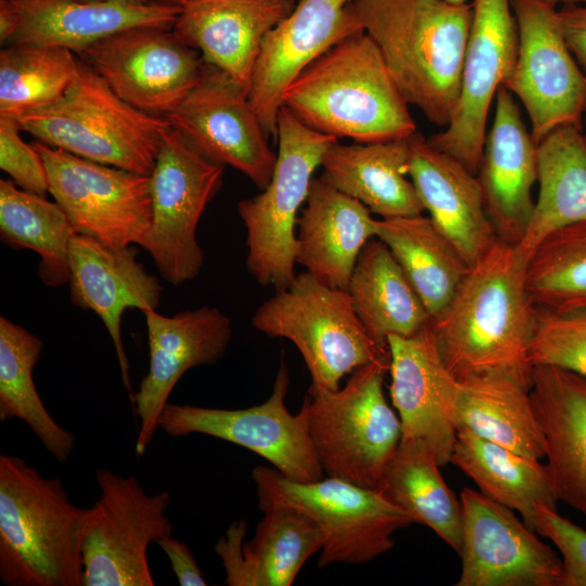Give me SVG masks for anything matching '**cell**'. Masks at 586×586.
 <instances>
[{"instance_id": "1", "label": "cell", "mask_w": 586, "mask_h": 586, "mask_svg": "<svg viewBox=\"0 0 586 586\" xmlns=\"http://www.w3.org/2000/svg\"><path fill=\"white\" fill-rule=\"evenodd\" d=\"M525 266L515 245L498 239L431 319L442 362L458 382L504 377L531 387L537 307L526 289Z\"/></svg>"}, {"instance_id": "2", "label": "cell", "mask_w": 586, "mask_h": 586, "mask_svg": "<svg viewBox=\"0 0 586 586\" xmlns=\"http://www.w3.org/2000/svg\"><path fill=\"white\" fill-rule=\"evenodd\" d=\"M352 5L406 102L447 127L459 100L472 3L353 0Z\"/></svg>"}, {"instance_id": "3", "label": "cell", "mask_w": 586, "mask_h": 586, "mask_svg": "<svg viewBox=\"0 0 586 586\" xmlns=\"http://www.w3.org/2000/svg\"><path fill=\"white\" fill-rule=\"evenodd\" d=\"M408 105L366 33L328 50L300 74L282 98V106L310 129L359 143L415 133Z\"/></svg>"}, {"instance_id": "4", "label": "cell", "mask_w": 586, "mask_h": 586, "mask_svg": "<svg viewBox=\"0 0 586 586\" xmlns=\"http://www.w3.org/2000/svg\"><path fill=\"white\" fill-rule=\"evenodd\" d=\"M87 508L61 479L0 455V579L7 586H82Z\"/></svg>"}, {"instance_id": "5", "label": "cell", "mask_w": 586, "mask_h": 586, "mask_svg": "<svg viewBox=\"0 0 586 586\" xmlns=\"http://www.w3.org/2000/svg\"><path fill=\"white\" fill-rule=\"evenodd\" d=\"M12 117L39 142L148 176L170 129L165 117L141 112L122 100L81 61L62 98Z\"/></svg>"}, {"instance_id": "6", "label": "cell", "mask_w": 586, "mask_h": 586, "mask_svg": "<svg viewBox=\"0 0 586 586\" xmlns=\"http://www.w3.org/2000/svg\"><path fill=\"white\" fill-rule=\"evenodd\" d=\"M253 327L291 341L311 377L308 392L336 391L340 381L371 362L390 364L358 318L346 290L330 286L308 271L265 301L252 317Z\"/></svg>"}, {"instance_id": "7", "label": "cell", "mask_w": 586, "mask_h": 586, "mask_svg": "<svg viewBox=\"0 0 586 586\" xmlns=\"http://www.w3.org/2000/svg\"><path fill=\"white\" fill-rule=\"evenodd\" d=\"M390 364L357 368L343 388L308 392L302 407L319 463L329 476L375 488L402 440L383 383Z\"/></svg>"}, {"instance_id": "8", "label": "cell", "mask_w": 586, "mask_h": 586, "mask_svg": "<svg viewBox=\"0 0 586 586\" xmlns=\"http://www.w3.org/2000/svg\"><path fill=\"white\" fill-rule=\"evenodd\" d=\"M278 152L272 177L253 198L238 203L246 229V268L264 286L280 291L296 277L297 213L313 175L337 138L318 132L282 106L277 123Z\"/></svg>"}, {"instance_id": "9", "label": "cell", "mask_w": 586, "mask_h": 586, "mask_svg": "<svg viewBox=\"0 0 586 586\" xmlns=\"http://www.w3.org/2000/svg\"><path fill=\"white\" fill-rule=\"evenodd\" d=\"M258 507L293 508L323 531L324 545L318 566L332 563L365 564L390 551L393 534L413 523L402 509L375 488L329 476L313 482L294 481L275 468L252 471Z\"/></svg>"}, {"instance_id": "10", "label": "cell", "mask_w": 586, "mask_h": 586, "mask_svg": "<svg viewBox=\"0 0 586 586\" xmlns=\"http://www.w3.org/2000/svg\"><path fill=\"white\" fill-rule=\"evenodd\" d=\"M100 496L87 508L82 586H153L148 548L170 536L168 492L150 495L135 476L95 469Z\"/></svg>"}, {"instance_id": "11", "label": "cell", "mask_w": 586, "mask_h": 586, "mask_svg": "<svg viewBox=\"0 0 586 586\" xmlns=\"http://www.w3.org/2000/svg\"><path fill=\"white\" fill-rule=\"evenodd\" d=\"M224 166L199 153L171 127L150 174L151 225L139 246L171 285L195 279L204 264L199 221L222 184Z\"/></svg>"}, {"instance_id": "12", "label": "cell", "mask_w": 586, "mask_h": 586, "mask_svg": "<svg viewBox=\"0 0 586 586\" xmlns=\"http://www.w3.org/2000/svg\"><path fill=\"white\" fill-rule=\"evenodd\" d=\"M518 26L514 67L504 85L525 109L538 143L562 125L582 128L586 74L562 34L558 9L545 0H510Z\"/></svg>"}, {"instance_id": "13", "label": "cell", "mask_w": 586, "mask_h": 586, "mask_svg": "<svg viewBox=\"0 0 586 586\" xmlns=\"http://www.w3.org/2000/svg\"><path fill=\"white\" fill-rule=\"evenodd\" d=\"M49 193L78 234L111 247L141 242L151 225L150 177L97 163L36 141Z\"/></svg>"}, {"instance_id": "14", "label": "cell", "mask_w": 586, "mask_h": 586, "mask_svg": "<svg viewBox=\"0 0 586 586\" xmlns=\"http://www.w3.org/2000/svg\"><path fill=\"white\" fill-rule=\"evenodd\" d=\"M289 373L284 361L269 398L243 409L207 408L167 403L158 429L173 437L193 433L242 446L268 460L286 477L300 482L322 479L307 424L306 412L292 415L285 406Z\"/></svg>"}, {"instance_id": "15", "label": "cell", "mask_w": 586, "mask_h": 586, "mask_svg": "<svg viewBox=\"0 0 586 586\" xmlns=\"http://www.w3.org/2000/svg\"><path fill=\"white\" fill-rule=\"evenodd\" d=\"M126 103L156 116L173 111L205 62L173 28L132 27L76 54Z\"/></svg>"}, {"instance_id": "16", "label": "cell", "mask_w": 586, "mask_h": 586, "mask_svg": "<svg viewBox=\"0 0 586 586\" xmlns=\"http://www.w3.org/2000/svg\"><path fill=\"white\" fill-rule=\"evenodd\" d=\"M199 153L244 174L260 190L277 160L250 100L247 88L205 63L196 85L164 116Z\"/></svg>"}, {"instance_id": "17", "label": "cell", "mask_w": 586, "mask_h": 586, "mask_svg": "<svg viewBox=\"0 0 586 586\" xmlns=\"http://www.w3.org/2000/svg\"><path fill=\"white\" fill-rule=\"evenodd\" d=\"M518 41V26L510 0H473L458 104L448 126L428 141L475 175L482 157L488 113L499 87L514 67Z\"/></svg>"}, {"instance_id": "18", "label": "cell", "mask_w": 586, "mask_h": 586, "mask_svg": "<svg viewBox=\"0 0 586 586\" xmlns=\"http://www.w3.org/2000/svg\"><path fill=\"white\" fill-rule=\"evenodd\" d=\"M457 586H561L562 560L512 510L463 488Z\"/></svg>"}, {"instance_id": "19", "label": "cell", "mask_w": 586, "mask_h": 586, "mask_svg": "<svg viewBox=\"0 0 586 586\" xmlns=\"http://www.w3.org/2000/svg\"><path fill=\"white\" fill-rule=\"evenodd\" d=\"M353 0H300L264 38L250 80L249 100L268 138L289 86L332 47L365 33Z\"/></svg>"}, {"instance_id": "20", "label": "cell", "mask_w": 586, "mask_h": 586, "mask_svg": "<svg viewBox=\"0 0 586 586\" xmlns=\"http://www.w3.org/2000/svg\"><path fill=\"white\" fill-rule=\"evenodd\" d=\"M148 330L149 370L131 398L140 420L135 451L143 456L158 429L160 416L180 378L193 367L216 364L226 353L231 335L230 318L215 307L164 316L142 311Z\"/></svg>"}, {"instance_id": "21", "label": "cell", "mask_w": 586, "mask_h": 586, "mask_svg": "<svg viewBox=\"0 0 586 586\" xmlns=\"http://www.w3.org/2000/svg\"><path fill=\"white\" fill-rule=\"evenodd\" d=\"M179 11L153 0H0V41L78 54L132 27L173 28Z\"/></svg>"}, {"instance_id": "22", "label": "cell", "mask_w": 586, "mask_h": 586, "mask_svg": "<svg viewBox=\"0 0 586 586\" xmlns=\"http://www.w3.org/2000/svg\"><path fill=\"white\" fill-rule=\"evenodd\" d=\"M387 344L402 438L424 442L442 467L451 461L456 444L453 408L460 384L443 365L430 323L410 336L390 335Z\"/></svg>"}, {"instance_id": "23", "label": "cell", "mask_w": 586, "mask_h": 586, "mask_svg": "<svg viewBox=\"0 0 586 586\" xmlns=\"http://www.w3.org/2000/svg\"><path fill=\"white\" fill-rule=\"evenodd\" d=\"M484 206L499 240L518 245L532 219L537 142L513 94L500 86L476 174Z\"/></svg>"}, {"instance_id": "24", "label": "cell", "mask_w": 586, "mask_h": 586, "mask_svg": "<svg viewBox=\"0 0 586 586\" xmlns=\"http://www.w3.org/2000/svg\"><path fill=\"white\" fill-rule=\"evenodd\" d=\"M131 245L111 247L76 233L69 247V292L74 305L93 311L104 323L116 352L124 387L133 393L129 361L122 340V316L127 308L156 309L163 286L146 271Z\"/></svg>"}, {"instance_id": "25", "label": "cell", "mask_w": 586, "mask_h": 586, "mask_svg": "<svg viewBox=\"0 0 586 586\" xmlns=\"http://www.w3.org/2000/svg\"><path fill=\"white\" fill-rule=\"evenodd\" d=\"M295 4V0H188L173 29L205 63L249 89L264 38Z\"/></svg>"}, {"instance_id": "26", "label": "cell", "mask_w": 586, "mask_h": 586, "mask_svg": "<svg viewBox=\"0 0 586 586\" xmlns=\"http://www.w3.org/2000/svg\"><path fill=\"white\" fill-rule=\"evenodd\" d=\"M409 144V177L424 212L471 266L498 240L476 175L418 131Z\"/></svg>"}, {"instance_id": "27", "label": "cell", "mask_w": 586, "mask_h": 586, "mask_svg": "<svg viewBox=\"0 0 586 586\" xmlns=\"http://www.w3.org/2000/svg\"><path fill=\"white\" fill-rule=\"evenodd\" d=\"M530 397L544 434L553 493L586 517V377L535 366Z\"/></svg>"}, {"instance_id": "28", "label": "cell", "mask_w": 586, "mask_h": 586, "mask_svg": "<svg viewBox=\"0 0 586 586\" xmlns=\"http://www.w3.org/2000/svg\"><path fill=\"white\" fill-rule=\"evenodd\" d=\"M305 203L296 224V263L323 283L347 291L362 249L377 238L378 219L321 177L313 178Z\"/></svg>"}, {"instance_id": "29", "label": "cell", "mask_w": 586, "mask_h": 586, "mask_svg": "<svg viewBox=\"0 0 586 586\" xmlns=\"http://www.w3.org/2000/svg\"><path fill=\"white\" fill-rule=\"evenodd\" d=\"M409 137L359 143H332L321 160V178L381 218L422 214L409 177Z\"/></svg>"}, {"instance_id": "30", "label": "cell", "mask_w": 586, "mask_h": 586, "mask_svg": "<svg viewBox=\"0 0 586 586\" xmlns=\"http://www.w3.org/2000/svg\"><path fill=\"white\" fill-rule=\"evenodd\" d=\"M347 292L364 327L383 348L388 349L390 335L410 336L431 322L406 272L378 238L362 249Z\"/></svg>"}, {"instance_id": "31", "label": "cell", "mask_w": 586, "mask_h": 586, "mask_svg": "<svg viewBox=\"0 0 586 586\" xmlns=\"http://www.w3.org/2000/svg\"><path fill=\"white\" fill-rule=\"evenodd\" d=\"M537 183L532 219L515 246L525 260L550 232L586 221V140L581 127L559 126L537 143Z\"/></svg>"}, {"instance_id": "32", "label": "cell", "mask_w": 586, "mask_h": 586, "mask_svg": "<svg viewBox=\"0 0 586 586\" xmlns=\"http://www.w3.org/2000/svg\"><path fill=\"white\" fill-rule=\"evenodd\" d=\"M459 384L453 408L457 431H469L530 458L545 457L544 434L527 386L504 377L473 378Z\"/></svg>"}, {"instance_id": "33", "label": "cell", "mask_w": 586, "mask_h": 586, "mask_svg": "<svg viewBox=\"0 0 586 586\" xmlns=\"http://www.w3.org/2000/svg\"><path fill=\"white\" fill-rule=\"evenodd\" d=\"M432 449L402 438L375 489L413 521L431 528L458 555L462 545L460 500L445 483Z\"/></svg>"}, {"instance_id": "34", "label": "cell", "mask_w": 586, "mask_h": 586, "mask_svg": "<svg viewBox=\"0 0 586 586\" xmlns=\"http://www.w3.org/2000/svg\"><path fill=\"white\" fill-rule=\"evenodd\" d=\"M377 238L397 259L431 318L440 315L470 268L457 247L423 213L378 219Z\"/></svg>"}, {"instance_id": "35", "label": "cell", "mask_w": 586, "mask_h": 586, "mask_svg": "<svg viewBox=\"0 0 586 586\" xmlns=\"http://www.w3.org/2000/svg\"><path fill=\"white\" fill-rule=\"evenodd\" d=\"M451 462L471 477L485 496L518 511L532 531L537 505L557 509L558 499L546 467L538 459L458 430Z\"/></svg>"}, {"instance_id": "36", "label": "cell", "mask_w": 586, "mask_h": 586, "mask_svg": "<svg viewBox=\"0 0 586 586\" xmlns=\"http://www.w3.org/2000/svg\"><path fill=\"white\" fill-rule=\"evenodd\" d=\"M42 341L24 327L0 317V421L18 419L59 462L74 451V434L60 425L42 403L33 378Z\"/></svg>"}, {"instance_id": "37", "label": "cell", "mask_w": 586, "mask_h": 586, "mask_svg": "<svg viewBox=\"0 0 586 586\" xmlns=\"http://www.w3.org/2000/svg\"><path fill=\"white\" fill-rule=\"evenodd\" d=\"M76 233L55 201L27 192L12 180H0L1 240L13 249L39 255L38 276L46 285L69 282V247Z\"/></svg>"}, {"instance_id": "38", "label": "cell", "mask_w": 586, "mask_h": 586, "mask_svg": "<svg viewBox=\"0 0 586 586\" xmlns=\"http://www.w3.org/2000/svg\"><path fill=\"white\" fill-rule=\"evenodd\" d=\"M264 513L254 536L243 546L240 586H290L305 562L321 551L324 533L293 508L273 507Z\"/></svg>"}, {"instance_id": "39", "label": "cell", "mask_w": 586, "mask_h": 586, "mask_svg": "<svg viewBox=\"0 0 586 586\" xmlns=\"http://www.w3.org/2000/svg\"><path fill=\"white\" fill-rule=\"evenodd\" d=\"M75 55L60 47L5 44L0 52V115L15 116L62 98L78 74Z\"/></svg>"}, {"instance_id": "40", "label": "cell", "mask_w": 586, "mask_h": 586, "mask_svg": "<svg viewBox=\"0 0 586 586\" xmlns=\"http://www.w3.org/2000/svg\"><path fill=\"white\" fill-rule=\"evenodd\" d=\"M525 284L539 309H586V221L559 228L535 246L526 260Z\"/></svg>"}, {"instance_id": "41", "label": "cell", "mask_w": 586, "mask_h": 586, "mask_svg": "<svg viewBox=\"0 0 586 586\" xmlns=\"http://www.w3.org/2000/svg\"><path fill=\"white\" fill-rule=\"evenodd\" d=\"M528 360L533 367L555 366L586 377V309L537 308Z\"/></svg>"}, {"instance_id": "42", "label": "cell", "mask_w": 586, "mask_h": 586, "mask_svg": "<svg viewBox=\"0 0 586 586\" xmlns=\"http://www.w3.org/2000/svg\"><path fill=\"white\" fill-rule=\"evenodd\" d=\"M21 125L9 115H0V167L21 189L46 196L49 181L43 160L34 144L22 137Z\"/></svg>"}, {"instance_id": "43", "label": "cell", "mask_w": 586, "mask_h": 586, "mask_svg": "<svg viewBox=\"0 0 586 586\" xmlns=\"http://www.w3.org/2000/svg\"><path fill=\"white\" fill-rule=\"evenodd\" d=\"M534 531L562 555L561 586H586V531L544 505L535 507Z\"/></svg>"}, {"instance_id": "44", "label": "cell", "mask_w": 586, "mask_h": 586, "mask_svg": "<svg viewBox=\"0 0 586 586\" xmlns=\"http://www.w3.org/2000/svg\"><path fill=\"white\" fill-rule=\"evenodd\" d=\"M156 545L169 560L171 571L181 586H206L207 583L189 546L170 536L161 538Z\"/></svg>"}, {"instance_id": "45", "label": "cell", "mask_w": 586, "mask_h": 586, "mask_svg": "<svg viewBox=\"0 0 586 586\" xmlns=\"http://www.w3.org/2000/svg\"><path fill=\"white\" fill-rule=\"evenodd\" d=\"M245 521H235L228 528L226 536H221L218 539L215 547V550L226 570V584L229 586L241 585L244 564L242 540L245 535Z\"/></svg>"}, {"instance_id": "46", "label": "cell", "mask_w": 586, "mask_h": 586, "mask_svg": "<svg viewBox=\"0 0 586 586\" xmlns=\"http://www.w3.org/2000/svg\"><path fill=\"white\" fill-rule=\"evenodd\" d=\"M558 18L573 56L586 74V4L562 5Z\"/></svg>"}, {"instance_id": "47", "label": "cell", "mask_w": 586, "mask_h": 586, "mask_svg": "<svg viewBox=\"0 0 586 586\" xmlns=\"http://www.w3.org/2000/svg\"><path fill=\"white\" fill-rule=\"evenodd\" d=\"M553 5H557V4H562V5H566V4H586V0H545Z\"/></svg>"}, {"instance_id": "48", "label": "cell", "mask_w": 586, "mask_h": 586, "mask_svg": "<svg viewBox=\"0 0 586 586\" xmlns=\"http://www.w3.org/2000/svg\"><path fill=\"white\" fill-rule=\"evenodd\" d=\"M158 3L168 4V5H175V7H182L188 0H153Z\"/></svg>"}, {"instance_id": "49", "label": "cell", "mask_w": 586, "mask_h": 586, "mask_svg": "<svg viewBox=\"0 0 586 586\" xmlns=\"http://www.w3.org/2000/svg\"><path fill=\"white\" fill-rule=\"evenodd\" d=\"M582 130H583L584 138L586 140V109H585V113H584V117H583Z\"/></svg>"}, {"instance_id": "50", "label": "cell", "mask_w": 586, "mask_h": 586, "mask_svg": "<svg viewBox=\"0 0 586 586\" xmlns=\"http://www.w3.org/2000/svg\"><path fill=\"white\" fill-rule=\"evenodd\" d=\"M445 1H448V2H451V3H455V4L468 3V0H445Z\"/></svg>"}]
</instances>
